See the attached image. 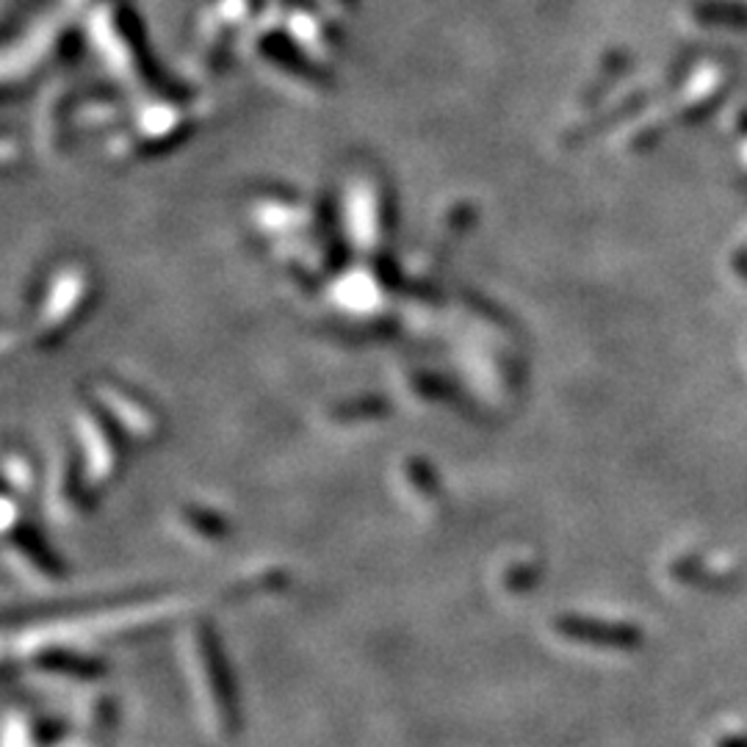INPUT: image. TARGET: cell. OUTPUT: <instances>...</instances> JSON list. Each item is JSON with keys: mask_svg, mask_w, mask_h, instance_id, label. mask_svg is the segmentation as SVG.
<instances>
[{"mask_svg": "<svg viewBox=\"0 0 747 747\" xmlns=\"http://www.w3.org/2000/svg\"><path fill=\"white\" fill-rule=\"evenodd\" d=\"M194 653H197L199 678H203L205 700H208L210 715H214L219 731L233 737L242 728V706H238L236 678H233V670L227 665V656L222 651L219 640H216V635L208 626L197 631Z\"/></svg>", "mask_w": 747, "mask_h": 747, "instance_id": "cell-1", "label": "cell"}, {"mask_svg": "<svg viewBox=\"0 0 747 747\" xmlns=\"http://www.w3.org/2000/svg\"><path fill=\"white\" fill-rule=\"evenodd\" d=\"M37 665L48 672L81 678V681H92V678L102 676V661L92 659V656H81V653H70V651H48L39 656Z\"/></svg>", "mask_w": 747, "mask_h": 747, "instance_id": "cell-2", "label": "cell"}]
</instances>
